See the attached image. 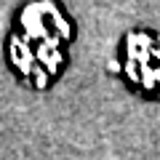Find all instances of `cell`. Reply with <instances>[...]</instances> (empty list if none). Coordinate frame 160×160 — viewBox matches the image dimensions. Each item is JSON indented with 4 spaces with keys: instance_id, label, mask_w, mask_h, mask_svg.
<instances>
[{
    "instance_id": "6da1fadb",
    "label": "cell",
    "mask_w": 160,
    "mask_h": 160,
    "mask_svg": "<svg viewBox=\"0 0 160 160\" xmlns=\"http://www.w3.org/2000/svg\"><path fill=\"white\" fill-rule=\"evenodd\" d=\"M128 75L142 88L160 93V38L131 35V40H128Z\"/></svg>"
}]
</instances>
